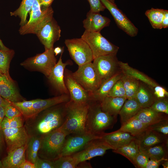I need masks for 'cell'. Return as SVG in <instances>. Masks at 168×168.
Returning <instances> with one entry per match:
<instances>
[{"mask_svg": "<svg viewBox=\"0 0 168 168\" xmlns=\"http://www.w3.org/2000/svg\"><path fill=\"white\" fill-rule=\"evenodd\" d=\"M66 103L53 106L25 119L24 126L30 136H42L61 127L66 119Z\"/></svg>", "mask_w": 168, "mask_h": 168, "instance_id": "6da1fadb", "label": "cell"}, {"mask_svg": "<svg viewBox=\"0 0 168 168\" xmlns=\"http://www.w3.org/2000/svg\"><path fill=\"white\" fill-rule=\"evenodd\" d=\"M88 104L85 131L95 135L102 136L105 130L112 128L117 121V117L102 111L99 102L91 100Z\"/></svg>", "mask_w": 168, "mask_h": 168, "instance_id": "7a4b0ae2", "label": "cell"}, {"mask_svg": "<svg viewBox=\"0 0 168 168\" xmlns=\"http://www.w3.org/2000/svg\"><path fill=\"white\" fill-rule=\"evenodd\" d=\"M67 135L62 126L42 135L38 156L51 161L59 157Z\"/></svg>", "mask_w": 168, "mask_h": 168, "instance_id": "3957f363", "label": "cell"}, {"mask_svg": "<svg viewBox=\"0 0 168 168\" xmlns=\"http://www.w3.org/2000/svg\"><path fill=\"white\" fill-rule=\"evenodd\" d=\"M88 103L77 104L69 101L66 103V119L62 127L67 135L85 131Z\"/></svg>", "mask_w": 168, "mask_h": 168, "instance_id": "277c9868", "label": "cell"}, {"mask_svg": "<svg viewBox=\"0 0 168 168\" xmlns=\"http://www.w3.org/2000/svg\"><path fill=\"white\" fill-rule=\"evenodd\" d=\"M54 11L51 6L42 8L39 0H35L30 11L28 21L20 26L19 32L20 34H36L44 26L51 21L53 17Z\"/></svg>", "mask_w": 168, "mask_h": 168, "instance_id": "5b68a950", "label": "cell"}, {"mask_svg": "<svg viewBox=\"0 0 168 168\" xmlns=\"http://www.w3.org/2000/svg\"><path fill=\"white\" fill-rule=\"evenodd\" d=\"M57 63L54 48L45 50L41 54L28 58L21 65L28 70L40 72L47 77Z\"/></svg>", "mask_w": 168, "mask_h": 168, "instance_id": "8992f818", "label": "cell"}, {"mask_svg": "<svg viewBox=\"0 0 168 168\" xmlns=\"http://www.w3.org/2000/svg\"><path fill=\"white\" fill-rule=\"evenodd\" d=\"M81 38L91 48L94 59L99 56L111 54H116L119 48L103 37L100 32H89L85 30Z\"/></svg>", "mask_w": 168, "mask_h": 168, "instance_id": "52a82bcc", "label": "cell"}, {"mask_svg": "<svg viewBox=\"0 0 168 168\" xmlns=\"http://www.w3.org/2000/svg\"><path fill=\"white\" fill-rule=\"evenodd\" d=\"M72 75L78 83L90 92L96 90L101 84L92 62L79 66L76 71L72 72Z\"/></svg>", "mask_w": 168, "mask_h": 168, "instance_id": "ba28073f", "label": "cell"}, {"mask_svg": "<svg viewBox=\"0 0 168 168\" xmlns=\"http://www.w3.org/2000/svg\"><path fill=\"white\" fill-rule=\"evenodd\" d=\"M64 43L71 57L78 67L93 61L94 58L91 48L81 38L67 39Z\"/></svg>", "mask_w": 168, "mask_h": 168, "instance_id": "9c48e42d", "label": "cell"}, {"mask_svg": "<svg viewBox=\"0 0 168 168\" xmlns=\"http://www.w3.org/2000/svg\"><path fill=\"white\" fill-rule=\"evenodd\" d=\"M116 54L103 55L93 59V64L101 83L121 71Z\"/></svg>", "mask_w": 168, "mask_h": 168, "instance_id": "30bf717a", "label": "cell"}, {"mask_svg": "<svg viewBox=\"0 0 168 168\" xmlns=\"http://www.w3.org/2000/svg\"><path fill=\"white\" fill-rule=\"evenodd\" d=\"M102 136L86 131L68 135L65 138L60 156L72 155L82 149L91 140L101 138Z\"/></svg>", "mask_w": 168, "mask_h": 168, "instance_id": "8fae6325", "label": "cell"}, {"mask_svg": "<svg viewBox=\"0 0 168 168\" xmlns=\"http://www.w3.org/2000/svg\"><path fill=\"white\" fill-rule=\"evenodd\" d=\"M112 147L101 138L92 140L88 143L79 152L72 155L77 163L89 160L98 156H102L107 150Z\"/></svg>", "mask_w": 168, "mask_h": 168, "instance_id": "7c38bea8", "label": "cell"}, {"mask_svg": "<svg viewBox=\"0 0 168 168\" xmlns=\"http://www.w3.org/2000/svg\"><path fill=\"white\" fill-rule=\"evenodd\" d=\"M64 82L70 96L69 101L77 104L88 103L91 101L90 92L85 90L72 77V72L64 71Z\"/></svg>", "mask_w": 168, "mask_h": 168, "instance_id": "4fadbf2b", "label": "cell"}, {"mask_svg": "<svg viewBox=\"0 0 168 168\" xmlns=\"http://www.w3.org/2000/svg\"><path fill=\"white\" fill-rule=\"evenodd\" d=\"M1 129L6 144L7 153L27 145L30 136L24 126Z\"/></svg>", "mask_w": 168, "mask_h": 168, "instance_id": "5bb4252c", "label": "cell"}, {"mask_svg": "<svg viewBox=\"0 0 168 168\" xmlns=\"http://www.w3.org/2000/svg\"><path fill=\"white\" fill-rule=\"evenodd\" d=\"M110 12L117 26L129 36L133 37L138 33V29L123 12L114 4L108 0H100Z\"/></svg>", "mask_w": 168, "mask_h": 168, "instance_id": "9a60e30c", "label": "cell"}, {"mask_svg": "<svg viewBox=\"0 0 168 168\" xmlns=\"http://www.w3.org/2000/svg\"><path fill=\"white\" fill-rule=\"evenodd\" d=\"M62 48V51L59 60L47 77L52 86L60 94V95L63 94H69L64 82V71L66 66L72 64L70 60L67 61L65 63L63 62L62 58L64 52V47Z\"/></svg>", "mask_w": 168, "mask_h": 168, "instance_id": "2e32d148", "label": "cell"}, {"mask_svg": "<svg viewBox=\"0 0 168 168\" xmlns=\"http://www.w3.org/2000/svg\"><path fill=\"white\" fill-rule=\"evenodd\" d=\"M61 30L57 21L53 18L36 33L45 50L54 48V43L61 37Z\"/></svg>", "mask_w": 168, "mask_h": 168, "instance_id": "e0dca14e", "label": "cell"}, {"mask_svg": "<svg viewBox=\"0 0 168 168\" xmlns=\"http://www.w3.org/2000/svg\"><path fill=\"white\" fill-rule=\"evenodd\" d=\"M0 95L4 99L11 102H20L25 100L10 75L1 73Z\"/></svg>", "mask_w": 168, "mask_h": 168, "instance_id": "ac0fdd59", "label": "cell"}, {"mask_svg": "<svg viewBox=\"0 0 168 168\" xmlns=\"http://www.w3.org/2000/svg\"><path fill=\"white\" fill-rule=\"evenodd\" d=\"M70 100L69 94H63L47 99L35 100L30 109L24 117L25 119L31 118L41 111L57 104L67 103Z\"/></svg>", "mask_w": 168, "mask_h": 168, "instance_id": "d6986e66", "label": "cell"}, {"mask_svg": "<svg viewBox=\"0 0 168 168\" xmlns=\"http://www.w3.org/2000/svg\"><path fill=\"white\" fill-rule=\"evenodd\" d=\"M135 138L138 141L140 150L160 144L168 143V136L151 129L149 127Z\"/></svg>", "mask_w": 168, "mask_h": 168, "instance_id": "ffe728a7", "label": "cell"}, {"mask_svg": "<svg viewBox=\"0 0 168 168\" xmlns=\"http://www.w3.org/2000/svg\"><path fill=\"white\" fill-rule=\"evenodd\" d=\"M110 20L99 12H94L90 10L87 13L86 18L83 21L85 30L89 32H100L103 28L108 26Z\"/></svg>", "mask_w": 168, "mask_h": 168, "instance_id": "44dd1931", "label": "cell"}, {"mask_svg": "<svg viewBox=\"0 0 168 168\" xmlns=\"http://www.w3.org/2000/svg\"><path fill=\"white\" fill-rule=\"evenodd\" d=\"M102 138L110 145L113 150H116L136 139L130 133L117 130L110 133H104Z\"/></svg>", "mask_w": 168, "mask_h": 168, "instance_id": "7402d4cb", "label": "cell"}, {"mask_svg": "<svg viewBox=\"0 0 168 168\" xmlns=\"http://www.w3.org/2000/svg\"><path fill=\"white\" fill-rule=\"evenodd\" d=\"M123 75L121 71L103 82L99 88L90 92L91 100L100 103L108 95L115 83L120 79Z\"/></svg>", "mask_w": 168, "mask_h": 168, "instance_id": "603a6c76", "label": "cell"}, {"mask_svg": "<svg viewBox=\"0 0 168 168\" xmlns=\"http://www.w3.org/2000/svg\"><path fill=\"white\" fill-rule=\"evenodd\" d=\"M27 145L16 148L8 153L2 161L3 168H19L26 159Z\"/></svg>", "mask_w": 168, "mask_h": 168, "instance_id": "cb8c5ba5", "label": "cell"}, {"mask_svg": "<svg viewBox=\"0 0 168 168\" xmlns=\"http://www.w3.org/2000/svg\"><path fill=\"white\" fill-rule=\"evenodd\" d=\"M167 115L150 108H142L134 116L144 124L149 126L168 119Z\"/></svg>", "mask_w": 168, "mask_h": 168, "instance_id": "d4e9b609", "label": "cell"}, {"mask_svg": "<svg viewBox=\"0 0 168 168\" xmlns=\"http://www.w3.org/2000/svg\"><path fill=\"white\" fill-rule=\"evenodd\" d=\"M126 98L125 97L107 96L100 103L102 111L117 117Z\"/></svg>", "mask_w": 168, "mask_h": 168, "instance_id": "484cf974", "label": "cell"}, {"mask_svg": "<svg viewBox=\"0 0 168 168\" xmlns=\"http://www.w3.org/2000/svg\"><path fill=\"white\" fill-rule=\"evenodd\" d=\"M144 83L140 82V84L134 98L142 108H149L157 99L153 92Z\"/></svg>", "mask_w": 168, "mask_h": 168, "instance_id": "4316f807", "label": "cell"}, {"mask_svg": "<svg viewBox=\"0 0 168 168\" xmlns=\"http://www.w3.org/2000/svg\"><path fill=\"white\" fill-rule=\"evenodd\" d=\"M142 108L135 98L126 99L119 114L121 124L134 117Z\"/></svg>", "mask_w": 168, "mask_h": 168, "instance_id": "83f0119b", "label": "cell"}, {"mask_svg": "<svg viewBox=\"0 0 168 168\" xmlns=\"http://www.w3.org/2000/svg\"><path fill=\"white\" fill-rule=\"evenodd\" d=\"M119 66L124 74L132 77L143 82L152 89L158 84L147 75L130 66L128 63L119 61Z\"/></svg>", "mask_w": 168, "mask_h": 168, "instance_id": "f1b7e54d", "label": "cell"}, {"mask_svg": "<svg viewBox=\"0 0 168 168\" xmlns=\"http://www.w3.org/2000/svg\"><path fill=\"white\" fill-rule=\"evenodd\" d=\"M149 126L134 116L121 124L118 130L128 133L135 137L146 130Z\"/></svg>", "mask_w": 168, "mask_h": 168, "instance_id": "f546056e", "label": "cell"}, {"mask_svg": "<svg viewBox=\"0 0 168 168\" xmlns=\"http://www.w3.org/2000/svg\"><path fill=\"white\" fill-rule=\"evenodd\" d=\"M41 138V135L30 136L27 144L26 159L34 164L38 156V152L40 146Z\"/></svg>", "mask_w": 168, "mask_h": 168, "instance_id": "4dcf8cb0", "label": "cell"}, {"mask_svg": "<svg viewBox=\"0 0 168 168\" xmlns=\"http://www.w3.org/2000/svg\"><path fill=\"white\" fill-rule=\"evenodd\" d=\"M140 151L138 140L136 138L129 143L116 150L113 152L124 156L133 164L135 158Z\"/></svg>", "mask_w": 168, "mask_h": 168, "instance_id": "1f68e13d", "label": "cell"}, {"mask_svg": "<svg viewBox=\"0 0 168 168\" xmlns=\"http://www.w3.org/2000/svg\"><path fill=\"white\" fill-rule=\"evenodd\" d=\"M149 157L157 160L168 159V143L160 144L140 150Z\"/></svg>", "mask_w": 168, "mask_h": 168, "instance_id": "d6a6232c", "label": "cell"}, {"mask_svg": "<svg viewBox=\"0 0 168 168\" xmlns=\"http://www.w3.org/2000/svg\"><path fill=\"white\" fill-rule=\"evenodd\" d=\"M126 92V99L134 98L140 84V81L131 76L124 74L121 78Z\"/></svg>", "mask_w": 168, "mask_h": 168, "instance_id": "836d02e7", "label": "cell"}, {"mask_svg": "<svg viewBox=\"0 0 168 168\" xmlns=\"http://www.w3.org/2000/svg\"><path fill=\"white\" fill-rule=\"evenodd\" d=\"M34 0H22L19 8L14 11L10 12L11 16H18L20 18L19 25L20 26L27 22V15L32 8Z\"/></svg>", "mask_w": 168, "mask_h": 168, "instance_id": "e575fe53", "label": "cell"}, {"mask_svg": "<svg viewBox=\"0 0 168 168\" xmlns=\"http://www.w3.org/2000/svg\"><path fill=\"white\" fill-rule=\"evenodd\" d=\"M145 15L153 28L162 29V23L164 15V9L152 8L146 11Z\"/></svg>", "mask_w": 168, "mask_h": 168, "instance_id": "d590c367", "label": "cell"}, {"mask_svg": "<svg viewBox=\"0 0 168 168\" xmlns=\"http://www.w3.org/2000/svg\"><path fill=\"white\" fill-rule=\"evenodd\" d=\"M15 54L14 50L0 49V73L9 75L10 62Z\"/></svg>", "mask_w": 168, "mask_h": 168, "instance_id": "8d00e7d4", "label": "cell"}, {"mask_svg": "<svg viewBox=\"0 0 168 168\" xmlns=\"http://www.w3.org/2000/svg\"><path fill=\"white\" fill-rule=\"evenodd\" d=\"M53 161L54 168H75L77 165L72 155L61 156Z\"/></svg>", "mask_w": 168, "mask_h": 168, "instance_id": "74e56055", "label": "cell"}, {"mask_svg": "<svg viewBox=\"0 0 168 168\" xmlns=\"http://www.w3.org/2000/svg\"><path fill=\"white\" fill-rule=\"evenodd\" d=\"M24 118L23 116L9 119L5 116L2 123L1 129L21 127L24 126Z\"/></svg>", "mask_w": 168, "mask_h": 168, "instance_id": "f35d334b", "label": "cell"}, {"mask_svg": "<svg viewBox=\"0 0 168 168\" xmlns=\"http://www.w3.org/2000/svg\"><path fill=\"white\" fill-rule=\"evenodd\" d=\"M108 96L126 98L125 91L121 78L118 80L114 84Z\"/></svg>", "mask_w": 168, "mask_h": 168, "instance_id": "ab89813d", "label": "cell"}, {"mask_svg": "<svg viewBox=\"0 0 168 168\" xmlns=\"http://www.w3.org/2000/svg\"><path fill=\"white\" fill-rule=\"evenodd\" d=\"M167 97L157 99L149 108L159 112L168 114V100Z\"/></svg>", "mask_w": 168, "mask_h": 168, "instance_id": "60d3db41", "label": "cell"}, {"mask_svg": "<svg viewBox=\"0 0 168 168\" xmlns=\"http://www.w3.org/2000/svg\"><path fill=\"white\" fill-rule=\"evenodd\" d=\"M35 100H25L21 101L11 103L21 112L24 117L30 109L35 101Z\"/></svg>", "mask_w": 168, "mask_h": 168, "instance_id": "b9f144b4", "label": "cell"}, {"mask_svg": "<svg viewBox=\"0 0 168 168\" xmlns=\"http://www.w3.org/2000/svg\"><path fill=\"white\" fill-rule=\"evenodd\" d=\"M149 159V156L144 152L140 150L135 158L133 164L137 168H145Z\"/></svg>", "mask_w": 168, "mask_h": 168, "instance_id": "7bdbcfd3", "label": "cell"}, {"mask_svg": "<svg viewBox=\"0 0 168 168\" xmlns=\"http://www.w3.org/2000/svg\"><path fill=\"white\" fill-rule=\"evenodd\" d=\"M149 128L151 129L168 136V119L163 120L150 125Z\"/></svg>", "mask_w": 168, "mask_h": 168, "instance_id": "ee69618b", "label": "cell"}, {"mask_svg": "<svg viewBox=\"0 0 168 168\" xmlns=\"http://www.w3.org/2000/svg\"><path fill=\"white\" fill-rule=\"evenodd\" d=\"M5 116L9 119L23 116L21 112L11 103L4 107Z\"/></svg>", "mask_w": 168, "mask_h": 168, "instance_id": "f6af8a7d", "label": "cell"}, {"mask_svg": "<svg viewBox=\"0 0 168 168\" xmlns=\"http://www.w3.org/2000/svg\"><path fill=\"white\" fill-rule=\"evenodd\" d=\"M35 168H54L53 161L38 156L34 163Z\"/></svg>", "mask_w": 168, "mask_h": 168, "instance_id": "bcb514c9", "label": "cell"}, {"mask_svg": "<svg viewBox=\"0 0 168 168\" xmlns=\"http://www.w3.org/2000/svg\"><path fill=\"white\" fill-rule=\"evenodd\" d=\"M90 6L91 12H100L103 11L106 9L100 0H88Z\"/></svg>", "mask_w": 168, "mask_h": 168, "instance_id": "7dc6e473", "label": "cell"}, {"mask_svg": "<svg viewBox=\"0 0 168 168\" xmlns=\"http://www.w3.org/2000/svg\"><path fill=\"white\" fill-rule=\"evenodd\" d=\"M153 93L157 99L167 97L168 96V92L166 90L158 85L152 89Z\"/></svg>", "mask_w": 168, "mask_h": 168, "instance_id": "c3c4849f", "label": "cell"}, {"mask_svg": "<svg viewBox=\"0 0 168 168\" xmlns=\"http://www.w3.org/2000/svg\"><path fill=\"white\" fill-rule=\"evenodd\" d=\"M163 160H157L154 159L149 158L145 168H158L161 165V161Z\"/></svg>", "mask_w": 168, "mask_h": 168, "instance_id": "681fc988", "label": "cell"}, {"mask_svg": "<svg viewBox=\"0 0 168 168\" xmlns=\"http://www.w3.org/2000/svg\"><path fill=\"white\" fill-rule=\"evenodd\" d=\"M168 27V11L164 10V15L162 23V28H166Z\"/></svg>", "mask_w": 168, "mask_h": 168, "instance_id": "f907efd6", "label": "cell"}, {"mask_svg": "<svg viewBox=\"0 0 168 168\" xmlns=\"http://www.w3.org/2000/svg\"><path fill=\"white\" fill-rule=\"evenodd\" d=\"M19 168H35V167L34 163L26 160L21 165Z\"/></svg>", "mask_w": 168, "mask_h": 168, "instance_id": "816d5d0a", "label": "cell"}, {"mask_svg": "<svg viewBox=\"0 0 168 168\" xmlns=\"http://www.w3.org/2000/svg\"><path fill=\"white\" fill-rule=\"evenodd\" d=\"M54 0H39L41 7L42 8H47L51 6Z\"/></svg>", "mask_w": 168, "mask_h": 168, "instance_id": "f5cc1de1", "label": "cell"}, {"mask_svg": "<svg viewBox=\"0 0 168 168\" xmlns=\"http://www.w3.org/2000/svg\"><path fill=\"white\" fill-rule=\"evenodd\" d=\"M86 161L79 163L77 164L76 168H91V166L90 163Z\"/></svg>", "mask_w": 168, "mask_h": 168, "instance_id": "db71d44e", "label": "cell"}, {"mask_svg": "<svg viewBox=\"0 0 168 168\" xmlns=\"http://www.w3.org/2000/svg\"><path fill=\"white\" fill-rule=\"evenodd\" d=\"M5 141L3 135L2 131L0 128V154L2 152Z\"/></svg>", "mask_w": 168, "mask_h": 168, "instance_id": "11a10c76", "label": "cell"}, {"mask_svg": "<svg viewBox=\"0 0 168 168\" xmlns=\"http://www.w3.org/2000/svg\"><path fill=\"white\" fill-rule=\"evenodd\" d=\"M5 116L4 107L0 106V128L2 123Z\"/></svg>", "mask_w": 168, "mask_h": 168, "instance_id": "9f6ffc18", "label": "cell"}, {"mask_svg": "<svg viewBox=\"0 0 168 168\" xmlns=\"http://www.w3.org/2000/svg\"><path fill=\"white\" fill-rule=\"evenodd\" d=\"M11 103V102L3 98L0 95V106L5 107Z\"/></svg>", "mask_w": 168, "mask_h": 168, "instance_id": "6f0895ef", "label": "cell"}, {"mask_svg": "<svg viewBox=\"0 0 168 168\" xmlns=\"http://www.w3.org/2000/svg\"><path fill=\"white\" fill-rule=\"evenodd\" d=\"M62 50V48L60 47H57L55 48H54V52L55 56L57 55L58 54L61 53Z\"/></svg>", "mask_w": 168, "mask_h": 168, "instance_id": "680465c9", "label": "cell"}, {"mask_svg": "<svg viewBox=\"0 0 168 168\" xmlns=\"http://www.w3.org/2000/svg\"><path fill=\"white\" fill-rule=\"evenodd\" d=\"M161 164L163 166V168H168V159L164 160L161 161Z\"/></svg>", "mask_w": 168, "mask_h": 168, "instance_id": "91938a15", "label": "cell"}, {"mask_svg": "<svg viewBox=\"0 0 168 168\" xmlns=\"http://www.w3.org/2000/svg\"><path fill=\"white\" fill-rule=\"evenodd\" d=\"M0 49L2 50H6L9 49V48H7L4 45L2 40L0 39Z\"/></svg>", "mask_w": 168, "mask_h": 168, "instance_id": "94428289", "label": "cell"}, {"mask_svg": "<svg viewBox=\"0 0 168 168\" xmlns=\"http://www.w3.org/2000/svg\"><path fill=\"white\" fill-rule=\"evenodd\" d=\"M0 168H3L2 161L0 160Z\"/></svg>", "mask_w": 168, "mask_h": 168, "instance_id": "6125c7cd", "label": "cell"}, {"mask_svg": "<svg viewBox=\"0 0 168 168\" xmlns=\"http://www.w3.org/2000/svg\"><path fill=\"white\" fill-rule=\"evenodd\" d=\"M108 0L113 3L115 4V0Z\"/></svg>", "mask_w": 168, "mask_h": 168, "instance_id": "be15d7a7", "label": "cell"}]
</instances>
